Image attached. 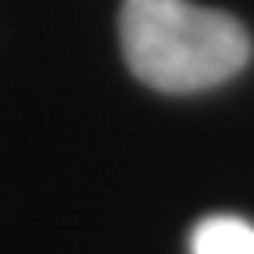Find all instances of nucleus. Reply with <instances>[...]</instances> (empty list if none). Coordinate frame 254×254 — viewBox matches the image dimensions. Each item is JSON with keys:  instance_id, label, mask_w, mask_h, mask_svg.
Returning a JSON list of instances; mask_svg holds the SVG:
<instances>
[{"instance_id": "1", "label": "nucleus", "mask_w": 254, "mask_h": 254, "mask_svg": "<svg viewBox=\"0 0 254 254\" xmlns=\"http://www.w3.org/2000/svg\"><path fill=\"white\" fill-rule=\"evenodd\" d=\"M120 46L138 81L170 95L215 88L251 60L247 28L190 0H124Z\"/></svg>"}, {"instance_id": "2", "label": "nucleus", "mask_w": 254, "mask_h": 254, "mask_svg": "<svg viewBox=\"0 0 254 254\" xmlns=\"http://www.w3.org/2000/svg\"><path fill=\"white\" fill-rule=\"evenodd\" d=\"M190 254H254V226L237 215H208L190 233Z\"/></svg>"}]
</instances>
